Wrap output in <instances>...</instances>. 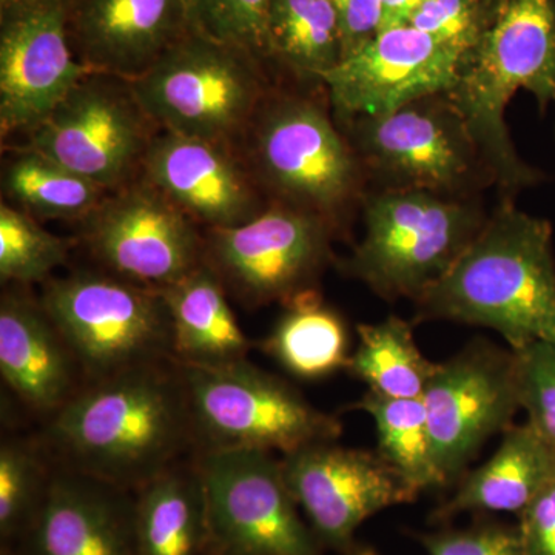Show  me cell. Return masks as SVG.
<instances>
[{"label":"cell","mask_w":555,"mask_h":555,"mask_svg":"<svg viewBox=\"0 0 555 555\" xmlns=\"http://www.w3.org/2000/svg\"><path fill=\"white\" fill-rule=\"evenodd\" d=\"M46 440L68 469L138 491L195 443L178 364H150L87 383L50 416Z\"/></svg>","instance_id":"6da1fadb"},{"label":"cell","mask_w":555,"mask_h":555,"mask_svg":"<svg viewBox=\"0 0 555 555\" xmlns=\"http://www.w3.org/2000/svg\"><path fill=\"white\" fill-rule=\"evenodd\" d=\"M418 321L491 328L511 350L555 345L553 228L505 201L454 266L415 301Z\"/></svg>","instance_id":"7a4b0ae2"},{"label":"cell","mask_w":555,"mask_h":555,"mask_svg":"<svg viewBox=\"0 0 555 555\" xmlns=\"http://www.w3.org/2000/svg\"><path fill=\"white\" fill-rule=\"evenodd\" d=\"M518 90L540 107L555 94V0H502L495 21L467 54L452 104L465 119L495 184L507 193L540 182L542 175L518 156L505 112Z\"/></svg>","instance_id":"3957f363"},{"label":"cell","mask_w":555,"mask_h":555,"mask_svg":"<svg viewBox=\"0 0 555 555\" xmlns=\"http://www.w3.org/2000/svg\"><path fill=\"white\" fill-rule=\"evenodd\" d=\"M363 240L345 272L387 301H416L454 266L486 218L476 201L379 189L363 198Z\"/></svg>","instance_id":"277c9868"},{"label":"cell","mask_w":555,"mask_h":555,"mask_svg":"<svg viewBox=\"0 0 555 555\" xmlns=\"http://www.w3.org/2000/svg\"><path fill=\"white\" fill-rule=\"evenodd\" d=\"M248 163L273 203L312 211L335 225L363 199L366 173L327 109L308 96L269 94L247 131Z\"/></svg>","instance_id":"5b68a950"},{"label":"cell","mask_w":555,"mask_h":555,"mask_svg":"<svg viewBox=\"0 0 555 555\" xmlns=\"http://www.w3.org/2000/svg\"><path fill=\"white\" fill-rule=\"evenodd\" d=\"M131 87L159 131L232 147L270 94L261 61L192 31Z\"/></svg>","instance_id":"8992f818"},{"label":"cell","mask_w":555,"mask_h":555,"mask_svg":"<svg viewBox=\"0 0 555 555\" xmlns=\"http://www.w3.org/2000/svg\"><path fill=\"white\" fill-rule=\"evenodd\" d=\"M40 302L89 383L175 361L170 313L158 291L78 270L47 281Z\"/></svg>","instance_id":"52a82bcc"},{"label":"cell","mask_w":555,"mask_h":555,"mask_svg":"<svg viewBox=\"0 0 555 555\" xmlns=\"http://www.w3.org/2000/svg\"><path fill=\"white\" fill-rule=\"evenodd\" d=\"M178 367L201 451L255 449L287 455L341 437L337 416L320 411L294 386L248 360Z\"/></svg>","instance_id":"ba28073f"},{"label":"cell","mask_w":555,"mask_h":555,"mask_svg":"<svg viewBox=\"0 0 555 555\" xmlns=\"http://www.w3.org/2000/svg\"><path fill=\"white\" fill-rule=\"evenodd\" d=\"M350 145L379 189L426 190L470 198L494 175L448 93L385 116L346 120Z\"/></svg>","instance_id":"9c48e42d"},{"label":"cell","mask_w":555,"mask_h":555,"mask_svg":"<svg viewBox=\"0 0 555 555\" xmlns=\"http://www.w3.org/2000/svg\"><path fill=\"white\" fill-rule=\"evenodd\" d=\"M211 555H321L281 459L255 449L199 451Z\"/></svg>","instance_id":"30bf717a"},{"label":"cell","mask_w":555,"mask_h":555,"mask_svg":"<svg viewBox=\"0 0 555 555\" xmlns=\"http://www.w3.org/2000/svg\"><path fill=\"white\" fill-rule=\"evenodd\" d=\"M158 133L130 80L90 72L28 134L25 147L113 193L141 178Z\"/></svg>","instance_id":"8fae6325"},{"label":"cell","mask_w":555,"mask_h":555,"mask_svg":"<svg viewBox=\"0 0 555 555\" xmlns=\"http://www.w3.org/2000/svg\"><path fill=\"white\" fill-rule=\"evenodd\" d=\"M337 229L312 211L272 203L246 224L207 230L204 261L244 305H283L315 287Z\"/></svg>","instance_id":"7c38bea8"},{"label":"cell","mask_w":555,"mask_h":555,"mask_svg":"<svg viewBox=\"0 0 555 555\" xmlns=\"http://www.w3.org/2000/svg\"><path fill=\"white\" fill-rule=\"evenodd\" d=\"M422 400L438 474L448 488L465 476L489 438L514 426L521 411L513 350L481 341L466 346L437 363Z\"/></svg>","instance_id":"4fadbf2b"},{"label":"cell","mask_w":555,"mask_h":555,"mask_svg":"<svg viewBox=\"0 0 555 555\" xmlns=\"http://www.w3.org/2000/svg\"><path fill=\"white\" fill-rule=\"evenodd\" d=\"M82 240L108 273L158 292L204 262L198 224L141 178L83 219Z\"/></svg>","instance_id":"5bb4252c"},{"label":"cell","mask_w":555,"mask_h":555,"mask_svg":"<svg viewBox=\"0 0 555 555\" xmlns=\"http://www.w3.org/2000/svg\"><path fill=\"white\" fill-rule=\"evenodd\" d=\"M90 73L73 51L67 0H0V133L30 134Z\"/></svg>","instance_id":"9a60e30c"},{"label":"cell","mask_w":555,"mask_h":555,"mask_svg":"<svg viewBox=\"0 0 555 555\" xmlns=\"http://www.w3.org/2000/svg\"><path fill=\"white\" fill-rule=\"evenodd\" d=\"M284 477L321 546L350 555L364 521L420 495L377 451L343 448L337 441L283 455Z\"/></svg>","instance_id":"2e32d148"},{"label":"cell","mask_w":555,"mask_h":555,"mask_svg":"<svg viewBox=\"0 0 555 555\" xmlns=\"http://www.w3.org/2000/svg\"><path fill=\"white\" fill-rule=\"evenodd\" d=\"M467 60L465 51L412 25L382 30L324 73L320 82L338 118H375L403 105L449 93Z\"/></svg>","instance_id":"e0dca14e"},{"label":"cell","mask_w":555,"mask_h":555,"mask_svg":"<svg viewBox=\"0 0 555 555\" xmlns=\"http://www.w3.org/2000/svg\"><path fill=\"white\" fill-rule=\"evenodd\" d=\"M141 179L207 230L246 224L266 210L254 171L232 145L159 131Z\"/></svg>","instance_id":"ac0fdd59"},{"label":"cell","mask_w":555,"mask_h":555,"mask_svg":"<svg viewBox=\"0 0 555 555\" xmlns=\"http://www.w3.org/2000/svg\"><path fill=\"white\" fill-rule=\"evenodd\" d=\"M67 9L80 64L130 82L190 33L184 0H67Z\"/></svg>","instance_id":"d6986e66"},{"label":"cell","mask_w":555,"mask_h":555,"mask_svg":"<svg viewBox=\"0 0 555 555\" xmlns=\"http://www.w3.org/2000/svg\"><path fill=\"white\" fill-rule=\"evenodd\" d=\"M124 492L68 467L51 474L25 555H137L134 500Z\"/></svg>","instance_id":"ffe728a7"},{"label":"cell","mask_w":555,"mask_h":555,"mask_svg":"<svg viewBox=\"0 0 555 555\" xmlns=\"http://www.w3.org/2000/svg\"><path fill=\"white\" fill-rule=\"evenodd\" d=\"M0 374L25 406L47 416L80 389L78 361L40 298L17 291L2 295Z\"/></svg>","instance_id":"44dd1931"},{"label":"cell","mask_w":555,"mask_h":555,"mask_svg":"<svg viewBox=\"0 0 555 555\" xmlns=\"http://www.w3.org/2000/svg\"><path fill=\"white\" fill-rule=\"evenodd\" d=\"M554 474L555 447L528 422L509 427L494 455L460 478L455 494L438 507L436 518L481 511L520 516Z\"/></svg>","instance_id":"7402d4cb"},{"label":"cell","mask_w":555,"mask_h":555,"mask_svg":"<svg viewBox=\"0 0 555 555\" xmlns=\"http://www.w3.org/2000/svg\"><path fill=\"white\" fill-rule=\"evenodd\" d=\"M159 294L170 313L175 363L218 367L247 360L251 343L230 308L228 288L206 261Z\"/></svg>","instance_id":"603a6c76"},{"label":"cell","mask_w":555,"mask_h":555,"mask_svg":"<svg viewBox=\"0 0 555 555\" xmlns=\"http://www.w3.org/2000/svg\"><path fill=\"white\" fill-rule=\"evenodd\" d=\"M134 499L137 555H204L206 495L198 469L171 466L141 486Z\"/></svg>","instance_id":"cb8c5ba5"},{"label":"cell","mask_w":555,"mask_h":555,"mask_svg":"<svg viewBox=\"0 0 555 555\" xmlns=\"http://www.w3.org/2000/svg\"><path fill=\"white\" fill-rule=\"evenodd\" d=\"M262 350L292 377L318 382L346 371L350 337L346 320L315 287L284 301Z\"/></svg>","instance_id":"d4e9b609"},{"label":"cell","mask_w":555,"mask_h":555,"mask_svg":"<svg viewBox=\"0 0 555 555\" xmlns=\"http://www.w3.org/2000/svg\"><path fill=\"white\" fill-rule=\"evenodd\" d=\"M358 346L346 371L371 392L389 398H422L437 363L416 345L412 324L390 315L382 323L358 324Z\"/></svg>","instance_id":"484cf974"},{"label":"cell","mask_w":555,"mask_h":555,"mask_svg":"<svg viewBox=\"0 0 555 555\" xmlns=\"http://www.w3.org/2000/svg\"><path fill=\"white\" fill-rule=\"evenodd\" d=\"M3 196L11 206L36 219H83L90 217L108 192L56 160L31 149H21L7 163L2 175Z\"/></svg>","instance_id":"4316f807"},{"label":"cell","mask_w":555,"mask_h":555,"mask_svg":"<svg viewBox=\"0 0 555 555\" xmlns=\"http://www.w3.org/2000/svg\"><path fill=\"white\" fill-rule=\"evenodd\" d=\"M273 60L320 80L345 57L337 13L328 0H270Z\"/></svg>","instance_id":"83f0119b"},{"label":"cell","mask_w":555,"mask_h":555,"mask_svg":"<svg viewBox=\"0 0 555 555\" xmlns=\"http://www.w3.org/2000/svg\"><path fill=\"white\" fill-rule=\"evenodd\" d=\"M366 412L377 429V452L420 494L443 489L422 398H389L367 390L352 408Z\"/></svg>","instance_id":"f1b7e54d"},{"label":"cell","mask_w":555,"mask_h":555,"mask_svg":"<svg viewBox=\"0 0 555 555\" xmlns=\"http://www.w3.org/2000/svg\"><path fill=\"white\" fill-rule=\"evenodd\" d=\"M69 244L53 235L27 211L0 204V280L30 286L47 283L67 262Z\"/></svg>","instance_id":"f546056e"},{"label":"cell","mask_w":555,"mask_h":555,"mask_svg":"<svg viewBox=\"0 0 555 555\" xmlns=\"http://www.w3.org/2000/svg\"><path fill=\"white\" fill-rule=\"evenodd\" d=\"M51 474L38 448L22 440L0 447V535L24 539L38 516Z\"/></svg>","instance_id":"4dcf8cb0"},{"label":"cell","mask_w":555,"mask_h":555,"mask_svg":"<svg viewBox=\"0 0 555 555\" xmlns=\"http://www.w3.org/2000/svg\"><path fill=\"white\" fill-rule=\"evenodd\" d=\"M269 5L270 0H184L190 31L261 62L272 57Z\"/></svg>","instance_id":"1f68e13d"},{"label":"cell","mask_w":555,"mask_h":555,"mask_svg":"<svg viewBox=\"0 0 555 555\" xmlns=\"http://www.w3.org/2000/svg\"><path fill=\"white\" fill-rule=\"evenodd\" d=\"M500 3L502 0H423L409 25L469 54L495 21Z\"/></svg>","instance_id":"d6a6232c"},{"label":"cell","mask_w":555,"mask_h":555,"mask_svg":"<svg viewBox=\"0 0 555 555\" xmlns=\"http://www.w3.org/2000/svg\"><path fill=\"white\" fill-rule=\"evenodd\" d=\"M513 352L521 411L529 425L555 447V345L534 343Z\"/></svg>","instance_id":"836d02e7"},{"label":"cell","mask_w":555,"mask_h":555,"mask_svg":"<svg viewBox=\"0 0 555 555\" xmlns=\"http://www.w3.org/2000/svg\"><path fill=\"white\" fill-rule=\"evenodd\" d=\"M429 555H528L520 529L503 525H476L420 535Z\"/></svg>","instance_id":"e575fe53"},{"label":"cell","mask_w":555,"mask_h":555,"mask_svg":"<svg viewBox=\"0 0 555 555\" xmlns=\"http://www.w3.org/2000/svg\"><path fill=\"white\" fill-rule=\"evenodd\" d=\"M518 517L526 554L555 555V474Z\"/></svg>","instance_id":"d590c367"},{"label":"cell","mask_w":555,"mask_h":555,"mask_svg":"<svg viewBox=\"0 0 555 555\" xmlns=\"http://www.w3.org/2000/svg\"><path fill=\"white\" fill-rule=\"evenodd\" d=\"M337 13L345 57L356 53L382 30L379 0H328Z\"/></svg>","instance_id":"8d00e7d4"},{"label":"cell","mask_w":555,"mask_h":555,"mask_svg":"<svg viewBox=\"0 0 555 555\" xmlns=\"http://www.w3.org/2000/svg\"><path fill=\"white\" fill-rule=\"evenodd\" d=\"M422 3L423 0H379V5H382V30L409 25Z\"/></svg>","instance_id":"74e56055"},{"label":"cell","mask_w":555,"mask_h":555,"mask_svg":"<svg viewBox=\"0 0 555 555\" xmlns=\"http://www.w3.org/2000/svg\"><path fill=\"white\" fill-rule=\"evenodd\" d=\"M350 555H378V554L374 553V551H372V550H357V547H356V551H353V553Z\"/></svg>","instance_id":"f35d334b"},{"label":"cell","mask_w":555,"mask_h":555,"mask_svg":"<svg viewBox=\"0 0 555 555\" xmlns=\"http://www.w3.org/2000/svg\"><path fill=\"white\" fill-rule=\"evenodd\" d=\"M204 555H211V554H207V553H206V554H204Z\"/></svg>","instance_id":"ab89813d"},{"label":"cell","mask_w":555,"mask_h":555,"mask_svg":"<svg viewBox=\"0 0 555 555\" xmlns=\"http://www.w3.org/2000/svg\"><path fill=\"white\" fill-rule=\"evenodd\" d=\"M553 101L555 102V94H554V100Z\"/></svg>","instance_id":"60d3db41"}]
</instances>
